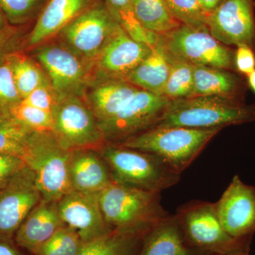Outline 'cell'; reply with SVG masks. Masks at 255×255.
I'll list each match as a JSON object with an SVG mask.
<instances>
[{
  "instance_id": "cell-20",
  "label": "cell",
  "mask_w": 255,
  "mask_h": 255,
  "mask_svg": "<svg viewBox=\"0 0 255 255\" xmlns=\"http://www.w3.org/2000/svg\"><path fill=\"white\" fill-rule=\"evenodd\" d=\"M140 90L124 79L100 78L87 103L100 124L118 113Z\"/></svg>"
},
{
  "instance_id": "cell-24",
  "label": "cell",
  "mask_w": 255,
  "mask_h": 255,
  "mask_svg": "<svg viewBox=\"0 0 255 255\" xmlns=\"http://www.w3.org/2000/svg\"><path fill=\"white\" fill-rule=\"evenodd\" d=\"M134 16L142 27L155 34L173 31L182 23L174 17L164 0H130Z\"/></svg>"
},
{
  "instance_id": "cell-35",
  "label": "cell",
  "mask_w": 255,
  "mask_h": 255,
  "mask_svg": "<svg viewBox=\"0 0 255 255\" xmlns=\"http://www.w3.org/2000/svg\"><path fill=\"white\" fill-rule=\"evenodd\" d=\"M59 100V97L50 85L49 80H48L35 89L21 102L52 114Z\"/></svg>"
},
{
  "instance_id": "cell-27",
  "label": "cell",
  "mask_w": 255,
  "mask_h": 255,
  "mask_svg": "<svg viewBox=\"0 0 255 255\" xmlns=\"http://www.w3.org/2000/svg\"><path fill=\"white\" fill-rule=\"evenodd\" d=\"M7 58L21 100L48 80L40 67L29 58L18 55H10Z\"/></svg>"
},
{
  "instance_id": "cell-11",
  "label": "cell",
  "mask_w": 255,
  "mask_h": 255,
  "mask_svg": "<svg viewBox=\"0 0 255 255\" xmlns=\"http://www.w3.org/2000/svg\"><path fill=\"white\" fill-rule=\"evenodd\" d=\"M41 199L33 172L26 165L0 189V241H14L18 228Z\"/></svg>"
},
{
  "instance_id": "cell-40",
  "label": "cell",
  "mask_w": 255,
  "mask_h": 255,
  "mask_svg": "<svg viewBox=\"0 0 255 255\" xmlns=\"http://www.w3.org/2000/svg\"><path fill=\"white\" fill-rule=\"evenodd\" d=\"M14 34V32L10 28L6 27L0 30V54L6 49Z\"/></svg>"
},
{
  "instance_id": "cell-43",
  "label": "cell",
  "mask_w": 255,
  "mask_h": 255,
  "mask_svg": "<svg viewBox=\"0 0 255 255\" xmlns=\"http://www.w3.org/2000/svg\"><path fill=\"white\" fill-rule=\"evenodd\" d=\"M248 255L246 254H236V255Z\"/></svg>"
},
{
  "instance_id": "cell-8",
  "label": "cell",
  "mask_w": 255,
  "mask_h": 255,
  "mask_svg": "<svg viewBox=\"0 0 255 255\" xmlns=\"http://www.w3.org/2000/svg\"><path fill=\"white\" fill-rule=\"evenodd\" d=\"M52 115V132L65 150H99L107 143L95 114L80 96H69L60 100Z\"/></svg>"
},
{
  "instance_id": "cell-1",
  "label": "cell",
  "mask_w": 255,
  "mask_h": 255,
  "mask_svg": "<svg viewBox=\"0 0 255 255\" xmlns=\"http://www.w3.org/2000/svg\"><path fill=\"white\" fill-rule=\"evenodd\" d=\"M101 209L112 231L146 233L169 216L161 204L160 193L152 192L114 181L100 194Z\"/></svg>"
},
{
  "instance_id": "cell-5",
  "label": "cell",
  "mask_w": 255,
  "mask_h": 255,
  "mask_svg": "<svg viewBox=\"0 0 255 255\" xmlns=\"http://www.w3.org/2000/svg\"><path fill=\"white\" fill-rule=\"evenodd\" d=\"M187 244L204 255L249 254L251 239H236L220 223L214 203L194 201L176 214Z\"/></svg>"
},
{
  "instance_id": "cell-29",
  "label": "cell",
  "mask_w": 255,
  "mask_h": 255,
  "mask_svg": "<svg viewBox=\"0 0 255 255\" xmlns=\"http://www.w3.org/2000/svg\"><path fill=\"white\" fill-rule=\"evenodd\" d=\"M105 4L122 28L135 41L147 43L150 33L134 16L130 0H105Z\"/></svg>"
},
{
  "instance_id": "cell-13",
  "label": "cell",
  "mask_w": 255,
  "mask_h": 255,
  "mask_svg": "<svg viewBox=\"0 0 255 255\" xmlns=\"http://www.w3.org/2000/svg\"><path fill=\"white\" fill-rule=\"evenodd\" d=\"M223 228L233 238L252 240L255 233V187L234 176L219 201L214 203Z\"/></svg>"
},
{
  "instance_id": "cell-36",
  "label": "cell",
  "mask_w": 255,
  "mask_h": 255,
  "mask_svg": "<svg viewBox=\"0 0 255 255\" xmlns=\"http://www.w3.org/2000/svg\"><path fill=\"white\" fill-rule=\"evenodd\" d=\"M26 165L21 157L0 152V189L6 186Z\"/></svg>"
},
{
  "instance_id": "cell-39",
  "label": "cell",
  "mask_w": 255,
  "mask_h": 255,
  "mask_svg": "<svg viewBox=\"0 0 255 255\" xmlns=\"http://www.w3.org/2000/svg\"><path fill=\"white\" fill-rule=\"evenodd\" d=\"M224 0H199L201 8L206 16L211 14Z\"/></svg>"
},
{
  "instance_id": "cell-28",
  "label": "cell",
  "mask_w": 255,
  "mask_h": 255,
  "mask_svg": "<svg viewBox=\"0 0 255 255\" xmlns=\"http://www.w3.org/2000/svg\"><path fill=\"white\" fill-rule=\"evenodd\" d=\"M31 132L11 117L0 114V152L18 156L24 159Z\"/></svg>"
},
{
  "instance_id": "cell-42",
  "label": "cell",
  "mask_w": 255,
  "mask_h": 255,
  "mask_svg": "<svg viewBox=\"0 0 255 255\" xmlns=\"http://www.w3.org/2000/svg\"><path fill=\"white\" fill-rule=\"evenodd\" d=\"M6 28V21L4 15H3L2 11L0 9V30Z\"/></svg>"
},
{
  "instance_id": "cell-10",
  "label": "cell",
  "mask_w": 255,
  "mask_h": 255,
  "mask_svg": "<svg viewBox=\"0 0 255 255\" xmlns=\"http://www.w3.org/2000/svg\"><path fill=\"white\" fill-rule=\"evenodd\" d=\"M118 24L105 3H92L60 33L69 48L79 56L96 59Z\"/></svg>"
},
{
  "instance_id": "cell-30",
  "label": "cell",
  "mask_w": 255,
  "mask_h": 255,
  "mask_svg": "<svg viewBox=\"0 0 255 255\" xmlns=\"http://www.w3.org/2000/svg\"><path fill=\"white\" fill-rule=\"evenodd\" d=\"M7 116L31 131H52L53 129L51 113L22 102L11 109Z\"/></svg>"
},
{
  "instance_id": "cell-26",
  "label": "cell",
  "mask_w": 255,
  "mask_h": 255,
  "mask_svg": "<svg viewBox=\"0 0 255 255\" xmlns=\"http://www.w3.org/2000/svg\"><path fill=\"white\" fill-rule=\"evenodd\" d=\"M164 53L170 65V70L162 95L170 100L192 97L194 93V65L175 58L164 51Z\"/></svg>"
},
{
  "instance_id": "cell-19",
  "label": "cell",
  "mask_w": 255,
  "mask_h": 255,
  "mask_svg": "<svg viewBox=\"0 0 255 255\" xmlns=\"http://www.w3.org/2000/svg\"><path fill=\"white\" fill-rule=\"evenodd\" d=\"M92 3V0H48L31 32L28 46H36L59 33Z\"/></svg>"
},
{
  "instance_id": "cell-17",
  "label": "cell",
  "mask_w": 255,
  "mask_h": 255,
  "mask_svg": "<svg viewBox=\"0 0 255 255\" xmlns=\"http://www.w3.org/2000/svg\"><path fill=\"white\" fill-rule=\"evenodd\" d=\"M65 226L58 211V201L41 199L28 213L14 238L15 244L31 255H36L42 246Z\"/></svg>"
},
{
  "instance_id": "cell-41",
  "label": "cell",
  "mask_w": 255,
  "mask_h": 255,
  "mask_svg": "<svg viewBox=\"0 0 255 255\" xmlns=\"http://www.w3.org/2000/svg\"><path fill=\"white\" fill-rule=\"evenodd\" d=\"M248 82L250 87L253 90V91L255 93V70L251 74H250L248 77Z\"/></svg>"
},
{
  "instance_id": "cell-21",
  "label": "cell",
  "mask_w": 255,
  "mask_h": 255,
  "mask_svg": "<svg viewBox=\"0 0 255 255\" xmlns=\"http://www.w3.org/2000/svg\"><path fill=\"white\" fill-rule=\"evenodd\" d=\"M138 255H204L187 244L176 215L151 228L142 238Z\"/></svg>"
},
{
  "instance_id": "cell-9",
  "label": "cell",
  "mask_w": 255,
  "mask_h": 255,
  "mask_svg": "<svg viewBox=\"0 0 255 255\" xmlns=\"http://www.w3.org/2000/svg\"><path fill=\"white\" fill-rule=\"evenodd\" d=\"M164 95L140 90L112 118L99 124L107 143H119L155 125L170 103Z\"/></svg>"
},
{
  "instance_id": "cell-18",
  "label": "cell",
  "mask_w": 255,
  "mask_h": 255,
  "mask_svg": "<svg viewBox=\"0 0 255 255\" xmlns=\"http://www.w3.org/2000/svg\"><path fill=\"white\" fill-rule=\"evenodd\" d=\"M69 177L73 191L101 192L113 182L108 164L95 149L72 151Z\"/></svg>"
},
{
  "instance_id": "cell-6",
  "label": "cell",
  "mask_w": 255,
  "mask_h": 255,
  "mask_svg": "<svg viewBox=\"0 0 255 255\" xmlns=\"http://www.w3.org/2000/svg\"><path fill=\"white\" fill-rule=\"evenodd\" d=\"M72 151L65 150L50 131H31L24 161L34 176L42 199L58 201L73 191L69 177Z\"/></svg>"
},
{
  "instance_id": "cell-14",
  "label": "cell",
  "mask_w": 255,
  "mask_h": 255,
  "mask_svg": "<svg viewBox=\"0 0 255 255\" xmlns=\"http://www.w3.org/2000/svg\"><path fill=\"white\" fill-rule=\"evenodd\" d=\"M36 57L46 70L48 80L60 100L80 96L85 88L87 68L81 57L68 46L48 45L37 50Z\"/></svg>"
},
{
  "instance_id": "cell-16",
  "label": "cell",
  "mask_w": 255,
  "mask_h": 255,
  "mask_svg": "<svg viewBox=\"0 0 255 255\" xmlns=\"http://www.w3.org/2000/svg\"><path fill=\"white\" fill-rule=\"evenodd\" d=\"M152 46L135 41L119 23L96 58L99 77L125 80L150 54Z\"/></svg>"
},
{
  "instance_id": "cell-37",
  "label": "cell",
  "mask_w": 255,
  "mask_h": 255,
  "mask_svg": "<svg viewBox=\"0 0 255 255\" xmlns=\"http://www.w3.org/2000/svg\"><path fill=\"white\" fill-rule=\"evenodd\" d=\"M235 66L238 73L248 77L255 70V52L251 47L241 45L235 51Z\"/></svg>"
},
{
  "instance_id": "cell-38",
  "label": "cell",
  "mask_w": 255,
  "mask_h": 255,
  "mask_svg": "<svg viewBox=\"0 0 255 255\" xmlns=\"http://www.w3.org/2000/svg\"><path fill=\"white\" fill-rule=\"evenodd\" d=\"M0 255H26L14 241H0Z\"/></svg>"
},
{
  "instance_id": "cell-2",
  "label": "cell",
  "mask_w": 255,
  "mask_h": 255,
  "mask_svg": "<svg viewBox=\"0 0 255 255\" xmlns=\"http://www.w3.org/2000/svg\"><path fill=\"white\" fill-rule=\"evenodd\" d=\"M255 121V105L222 96H193L171 100L152 128H223Z\"/></svg>"
},
{
  "instance_id": "cell-22",
  "label": "cell",
  "mask_w": 255,
  "mask_h": 255,
  "mask_svg": "<svg viewBox=\"0 0 255 255\" xmlns=\"http://www.w3.org/2000/svg\"><path fill=\"white\" fill-rule=\"evenodd\" d=\"M244 92L243 80L232 70L194 65L193 96H222L244 102Z\"/></svg>"
},
{
  "instance_id": "cell-32",
  "label": "cell",
  "mask_w": 255,
  "mask_h": 255,
  "mask_svg": "<svg viewBox=\"0 0 255 255\" xmlns=\"http://www.w3.org/2000/svg\"><path fill=\"white\" fill-rule=\"evenodd\" d=\"M48 0H0V9L11 23L27 22L39 15Z\"/></svg>"
},
{
  "instance_id": "cell-4",
  "label": "cell",
  "mask_w": 255,
  "mask_h": 255,
  "mask_svg": "<svg viewBox=\"0 0 255 255\" xmlns=\"http://www.w3.org/2000/svg\"><path fill=\"white\" fill-rule=\"evenodd\" d=\"M113 180L131 187L161 193L175 185L181 178L162 159L152 154L116 143H106L99 150Z\"/></svg>"
},
{
  "instance_id": "cell-33",
  "label": "cell",
  "mask_w": 255,
  "mask_h": 255,
  "mask_svg": "<svg viewBox=\"0 0 255 255\" xmlns=\"http://www.w3.org/2000/svg\"><path fill=\"white\" fill-rule=\"evenodd\" d=\"M164 1L171 14L182 24L194 27L207 26V16L201 9L199 0Z\"/></svg>"
},
{
  "instance_id": "cell-7",
  "label": "cell",
  "mask_w": 255,
  "mask_h": 255,
  "mask_svg": "<svg viewBox=\"0 0 255 255\" xmlns=\"http://www.w3.org/2000/svg\"><path fill=\"white\" fill-rule=\"evenodd\" d=\"M155 44L165 53L194 65L236 70L234 50L216 40L207 26L181 24L165 34H157Z\"/></svg>"
},
{
  "instance_id": "cell-25",
  "label": "cell",
  "mask_w": 255,
  "mask_h": 255,
  "mask_svg": "<svg viewBox=\"0 0 255 255\" xmlns=\"http://www.w3.org/2000/svg\"><path fill=\"white\" fill-rule=\"evenodd\" d=\"M142 241L137 235L112 231L83 243L76 255H138Z\"/></svg>"
},
{
  "instance_id": "cell-3",
  "label": "cell",
  "mask_w": 255,
  "mask_h": 255,
  "mask_svg": "<svg viewBox=\"0 0 255 255\" xmlns=\"http://www.w3.org/2000/svg\"><path fill=\"white\" fill-rule=\"evenodd\" d=\"M222 129L152 128L116 144L157 156L182 174Z\"/></svg>"
},
{
  "instance_id": "cell-12",
  "label": "cell",
  "mask_w": 255,
  "mask_h": 255,
  "mask_svg": "<svg viewBox=\"0 0 255 255\" xmlns=\"http://www.w3.org/2000/svg\"><path fill=\"white\" fill-rule=\"evenodd\" d=\"M255 0H224L209 15L211 34L226 46L246 45L255 52Z\"/></svg>"
},
{
  "instance_id": "cell-23",
  "label": "cell",
  "mask_w": 255,
  "mask_h": 255,
  "mask_svg": "<svg viewBox=\"0 0 255 255\" xmlns=\"http://www.w3.org/2000/svg\"><path fill=\"white\" fill-rule=\"evenodd\" d=\"M170 65L159 45L152 46L150 54L134 69L125 80L145 91L162 95L168 79Z\"/></svg>"
},
{
  "instance_id": "cell-15",
  "label": "cell",
  "mask_w": 255,
  "mask_h": 255,
  "mask_svg": "<svg viewBox=\"0 0 255 255\" xmlns=\"http://www.w3.org/2000/svg\"><path fill=\"white\" fill-rule=\"evenodd\" d=\"M100 192L71 191L58 201L60 219L87 243L112 232L106 223L100 201Z\"/></svg>"
},
{
  "instance_id": "cell-34",
  "label": "cell",
  "mask_w": 255,
  "mask_h": 255,
  "mask_svg": "<svg viewBox=\"0 0 255 255\" xmlns=\"http://www.w3.org/2000/svg\"><path fill=\"white\" fill-rule=\"evenodd\" d=\"M21 100L15 84L9 60L0 63V114L7 115Z\"/></svg>"
},
{
  "instance_id": "cell-31",
  "label": "cell",
  "mask_w": 255,
  "mask_h": 255,
  "mask_svg": "<svg viewBox=\"0 0 255 255\" xmlns=\"http://www.w3.org/2000/svg\"><path fill=\"white\" fill-rule=\"evenodd\" d=\"M83 243L78 233L65 225L42 246L36 255H76Z\"/></svg>"
}]
</instances>
